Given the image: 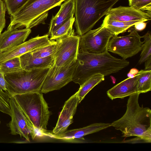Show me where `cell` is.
I'll use <instances>...</instances> for the list:
<instances>
[{
	"label": "cell",
	"instance_id": "cell-17",
	"mask_svg": "<svg viewBox=\"0 0 151 151\" xmlns=\"http://www.w3.org/2000/svg\"><path fill=\"white\" fill-rule=\"evenodd\" d=\"M139 74L133 77H129L117 84L106 92L111 100L117 98L123 99L137 92L136 86Z\"/></svg>",
	"mask_w": 151,
	"mask_h": 151
},
{
	"label": "cell",
	"instance_id": "cell-29",
	"mask_svg": "<svg viewBox=\"0 0 151 151\" xmlns=\"http://www.w3.org/2000/svg\"><path fill=\"white\" fill-rule=\"evenodd\" d=\"M28 0H4L8 13L10 16L15 14Z\"/></svg>",
	"mask_w": 151,
	"mask_h": 151
},
{
	"label": "cell",
	"instance_id": "cell-36",
	"mask_svg": "<svg viewBox=\"0 0 151 151\" xmlns=\"http://www.w3.org/2000/svg\"><path fill=\"white\" fill-rule=\"evenodd\" d=\"M0 123H1V121H0Z\"/></svg>",
	"mask_w": 151,
	"mask_h": 151
},
{
	"label": "cell",
	"instance_id": "cell-33",
	"mask_svg": "<svg viewBox=\"0 0 151 151\" xmlns=\"http://www.w3.org/2000/svg\"><path fill=\"white\" fill-rule=\"evenodd\" d=\"M136 137L131 139L123 141V142H127L132 143H147L145 140L141 138L138 137Z\"/></svg>",
	"mask_w": 151,
	"mask_h": 151
},
{
	"label": "cell",
	"instance_id": "cell-2",
	"mask_svg": "<svg viewBox=\"0 0 151 151\" xmlns=\"http://www.w3.org/2000/svg\"><path fill=\"white\" fill-rule=\"evenodd\" d=\"M140 94L136 92L129 96L125 114L111 123V126L120 131L122 137H139L147 143H151V110L140 106Z\"/></svg>",
	"mask_w": 151,
	"mask_h": 151
},
{
	"label": "cell",
	"instance_id": "cell-26",
	"mask_svg": "<svg viewBox=\"0 0 151 151\" xmlns=\"http://www.w3.org/2000/svg\"><path fill=\"white\" fill-rule=\"evenodd\" d=\"M144 39V43L140 54L138 63L140 64L144 62L151 56V36L150 32H147L142 36Z\"/></svg>",
	"mask_w": 151,
	"mask_h": 151
},
{
	"label": "cell",
	"instance_id": "cell-32",
	"mask_svg": "<svg viewBox=\"0 0 151 151\" xmlns=\"http://www.w3.org/2000/svg\"><path fill=\"white\" fill-rule=\"evenodd\" d=\"M147 23L145 22L139 21L136 22L134 24V29L137 31H141L146 27Z\"/></svg>",
	"mask_w": 151,
	"mask_h": 151
},
{
	"label": "cell",
	"instance_id": "cell-8",
	"mask_svg": "<svg viewBox=\"0 0 151 151\" xmlns=\"http://www.w3.org/2000/svg\"><path fill=\"white\" fill-rule=\"evenodd\" d=\"M80 37L75 35L73 29L68 34L56 40L57 47L53 55L54 65L66 67L76 61Z\"/></svg>",
	"mask_w": 151,
	"mask_h": 151
},
{
	"label": "cell",
	"instance_id": "cell-7",
	"mask_svg": "<svg viewBox=\"0 0 151 151\" xmlns=\"http://www.w3.org/2000/svg\"><path fill=\"white\" fill-rule=\"evenodd\" d=\"M142 38L135 29L125 36L114 35L109 42L107 50L126 60L141 51L144 42L141 41Z\"/></svg>",
	"mask_w": 151,
	"mask_h": 151
},
{
	"label": "cell",
	"instance_id": "cell-25",
	"mask_svg": "<svg viewBox=\"0 0 151 151\" xmlns=\"http://www.w3.org/2000/svg\"><path fill=\"white\" fill-rule=\"evenodd\" d=\"M57 47L56 41L47 45L33 50L30 52L35 57L42 58L54 55Z\"/></svg>",
	"mask_w": 151,
	"mask_h": 151
},
{
	"label": "cell",
	"instance_id": "cell-13",
	"mask_svg": "<svg viewBox=\"0 0 151 151\" xmlns=\"http://www.w3.org/2000/svg\"><path fill=\"white\" fill-rule=\"evenodd\" d=\"M79 104L77 91L65 103L56 126L51 133L58 135L65 132L67 130L69 126L73 122V116Z\"/></svg>",
	"mask_w": 151,
	"mask_h": 151
},
{
	"label": "cell",
	"instance_id": "cell-35",
	"mask_svg": "<svg viewBox=\"0 0 151 151\" xmlns=\"http://www.w3.org/2000/svg\"><path fill=\"white\" fill-rule=\"evenodd\" d=\"M138 72L139 71L136 68H132L130 70L127 74V76L129 77H133L137 74Z\"/></svg>",
	"mask_w": 151,
	"mask_h": 151
},
{
	"label": "cell",
	"instance_id": "cell-16",
	"mask_svg": "<svg viewBox=\"0 0 151 151\" xmlns=\"http://www.w3.org/2000/svg\"><path fill=\"white\" fill-rule=\"evenodd\" d=\"M31 29H9L0 34V53L24 42Z\"/></svg>",
	"mask_w": 151,
	"mask_h": 151
},
{
	"label": "cell",
	"instance_id": "cell-21",
	"mask_svg": "<svg viewBox=\"0 0 151 151\" xmlns=\"http://www.w3.org/2000/svg\"><path fill=\"white\" fill-rule=\"evenodd\" d=\"M104 79V75L101 74H96L91 77L80 86L77 91L79 103L90 90Z\"/></svg>",
	"mask_w": 151,
	"mask_h": 151
},
{
	"label": "cell",
	"instance_id": "cell-14",
	"mask_svg": "<svg viewBox=\"0 0 151 151\" xmlns=\"http://www.w3.org/2000/svg\"><path fill=\"white\" fill-rule=\"evenodd\" d=\"M106 17L109 19L122 22L143 21L150 20L151 15L131 6H120L111 8Z\"/></svg>",
	"mask_w": 151,
	"mask_h": 151
},
{
	"label": "cell",
	"instance_id": "cell-12",
	"mask_svg": "<svg viewBox=\"0 0 151 151\" xmlns=\"http://www.w3.org/2000/svg\"><path fill=\"white\" fill-rule=\"evenodd\" d=\"M49 36L48 34L38 35L0 53V63L52 43L55 40H50Z\"/></svg>",
	"mask_w": 151,
	"mask_h": 151
},
{
	"label": "cell",
	"instance_id": "cell-15",
	"mask_svg": "<svg viewBox=\"0 0 151 151\" xmlns=\"http://www.w3.org/2000/svg\"><path fill=\"white\" fill-rule=\"evenodd\" d=\"M111 123H94L82 128L67 130L65 132L58 135L46 131L42 132L41 136L63 140H70L75 139H84V136L106 129L111 127Z\"/></svg>",
	"mask_w": 151,
	"mask_h": 151
},
{
	"label": "cell",
	"instance_id": "cell-30",
	"mask_svg": "<svg viewBox=\"0 0 151 151\" xmlns=\"http://www.w3.org/2000/svg\"><path fill=\"white\" fill-rule=\"evenodd\" d=\"M6 8L4 1L0 0V34L5 26V14Z\"/></svg>",
	"mask_w": 151,
	"mask_h": 151
},
{
	"label": "cell",
	"instance_id": "cell-20",
	"mask_svg": "<svg viewBox=\"0 0 151 151\" xmlns=\"http://www.w3.org/2000/svg\"><path fill=\"white\" fill-rule=\"evenodd\" d=\"M138 22L139 21H120L109 19L105 16L102 25L114 35L117 36L119 34L126 32Z\"/></svg>",
	"mask_w": 151,
	"mask_h": 151
},
{
	"label": "cell",
	"instance_id": "cell-3",
	"mask_svg": "<svg viewBox=\"0 0 151 151\" xmlns=\"http://www.w3.org/2000/svg\"><path fill=\"white\" fill-rule=\"evenodd\" d=\"M65 0H28L15 14L10 16L9 29H30L45 24L48 11L60 6Z\"/></svg>",
	"mask_w": 151,
	"mask_h": 151
},
{
	"label": "cell",
	"instance_id": "cell-22",
	"mask_svg": "<svg viewBox=\"0 0 151 151\" xmlns=\"http://www.w3.org/2000/svg\"><path fill=\"white\" fill-rule=\"evenodd\" d=\"M137 86V92L140 94L147 93L151 90V70H141Z\"/></svg>",
	"mask_w": 151,
	"mask_h": 151
},
{
	"label": "cell",
	"instance_id": "cell-34",
	"mask_svg": "<svg viewBox=\"0 0 151 151\" xmlns=\"http://www.w3.org/2000/svg\"><path fill=\"white\" fill-rule=\"evenodd\" d=\"M145 63V70H151V56H150Z\"/></svg>",
	"mask_w": 151,
	"mask_h": 151
},
{
	"label": "cell",
	"instance_id": "cell-27",
	"mask_svg": "<svg viewBox=\"0 0 151 151\" xmlns=\"http://www.w3.org/2000/svg\"><path fill=\"white\" fill-rule=\"evenodd\" d=\"M129 6L151 15V0H128Z\"/></svg>",
	"mask_w": 151,
	"mask_h": 151
},
{
	"label": "cell",
	"instance_id": "cell-4",
	"mask_svg": "<svg viewBox=\"0 0 151 151\" xmlns=\"http://www.w3.org/2000/svg\"><path fill=\"white\" fill-rule=\"evenodd\" d=\"M119 0H74L76 32L81 36L91 29Z\"/></svg>",
	"mask_w": 151,
	"mask_h": 151
},
{
	"label": "cell",
	"instance_id": "cell-31",
	"mask_svg": "<svg viewBox=\"0 0 151 151\" xmlns=\"http://www.w3.org/2000/svg\"><path fill=\"white\" fill-rule=\"evenodd\" d=\"M0 88L7 92L6 82L4 77V74L0 70Z\"/></svg>",
	"mask_w": 151,
	"mask_h": 151
},
{
	"label": "cell",
	"instance_id": "cell-23",
	"mask_svg": "<svg viewBox=\"0 0 151 151\" xmlns=\"http://www.w3.org/2000/svg\"><path fill=\"white\" fill-rule=\"evenodd\" d=\"M73 16L70 17L66 22L50 35V40H57L68 34L73 29V26L75 21Z\"/></svg>",
	"mask_w": 151,
	"mask_h": 151
},
{
	"label": "cell",
	"instance_id": "cell-10",
	"mask_svg": "<svg viewBox=\"0 0 151 151\" xmlns=\"http://www.w3.org/2000/svg\"><path fill=\"white\" fill-rule=\"evenodd\" d=\"M9 104L11 120L7 126L9 128L10 133L13 135L19 134L29 142V135L32 139H35L37 137V132L13 96L10 98Z\"/></svg>",
	"mask_w": 151,
	"mask_h": 151
},
{
	"label": "cell",
	"instance_id": "cell-6",
	"mask_svg": "<svg viewBox=\"0 0 151 151\" xmlns=\"http://www.w3.org/2000/svg\"><path fill=\"white\" fill-rule=\"evenodd\" d=\"M50 68H37L4 74L7 92L10 97L40 92Z\"/></svg>",
	"mask_w": 151,
	"mask_h": 151
},
{
	"label": "cell",
	"instance_id": "cell-9",
	"mask_svg": "<svg viewBox=\"0 0 151 151\" xmlns=\"http://www.w3.org/2000/svg\"><path fill=\"white\" fill-rule=\"evenodd\" d=\"M114 35L101 24L80 36L79 51L94 54L103 52L107 50L109 42Z\"/></svg>",
	"mask_w": 151,
	"mask_h": 151
},
{
	"label": "cell",
	"instance_id": "cell-5",
	"mask_svg": "<svg viewBox=\"0 0 151 151\" xmlns=\"http://www.w3.org/2000/svg\"><path fill=\"white\" fill-rule=\"evenodd\" d=\"M13 97L35 129L38 132L47 131L50 112L42 93H32Z\"/></svg>",
	"mask_w": 151,
	"mask_h": 151
},
{
	"label": "cell",
	"instance_id": "cell-28",
	"mask_svg": "<svg viewBox=\"0 0 151 151\" xmlns=\"http://www.w3.org/2000/svg\"><path fill=\"white\" fill-rule=\"evenodd\" d=\"M10 96L8 92L0 88V111L11 116V110L9 104Z\"/></svg>",
	"mask_w": 151,
	"mask_h": 151
},
{
	"label": "cell",
	"instance_id": "cell-18",
	"mask_svg": "<svg viewBox=\"0 0 151 151\" xmlns=\"http://www.w3.org/2000/svg\"><path fill=\"white\" fill-rule=\"evenodd\" d=\"M74 0H65L57 13L51 19L48 34L49 36L66 22L74 14Z\"/></svg>",
	"mask_w": 151,
	"mask_h": 151
},
{
	"label": "cell",
	"instance_id": "cell-24",
	"mask_svg": "<svg viewBox=\"0 0 151 151\" xmlns=\"http://www.w3.org/2000/svg\"><path fill=\"white\" fill-rule=\"evenodd\" d=\"M22 70L19 57H15L0 63V70L4 74L17 72Z\"/></svg>",
	"mask_w": 151,
	"mask_h": 151
},
{
	"label": "cell",
	"instance_id": "cell-11",
	"mask_svg": "<svg viewBox=\"0 0 151 151\" xmlns=\"http://www.w3.org/2000/svg\"><path fill=\"white\" fill-rule=\"evenodd\" d=\"M77 64L76 61L66 67H50L44 81L40 92L46 93L58 90L70 82Z\"/></svg>",
	"mask_w": 151,
	"mask_h": 151
},
{
	"label": "cell",
	"instance_id": "cell-1",
	"mask_svg": "<svg viewBox=\"0 0 151 151\" xmlns=\"http://www.w3.org/2000/svg\"><path fill=\"white\" fill-rule=\"evenodd\" d=\"M72 81L80 86L93 76H104L118 72L129 64V61L111 55L107 50L94 54L79 51Z\"/></svg>",
	"mask_w": 151,
	"mask_h": 151
},
{
	"label": "cell",
	"instance_id": "cell-19",
	"mask_svg": "<svg viewBox=\"0 0 151 151\" xmlns=\"http://www.w3.org/2000/svg\"><path fill=\"white\" fill-rule=\"evenodd\" d=\"M19 57L22 69L27 71L35 69L50 68L54 64L53 55L44 58H38L33 55L29 52Z\"/></svg>",
	"mask_w": 151,
	"mask_h": 151
}]
</instances>
